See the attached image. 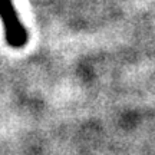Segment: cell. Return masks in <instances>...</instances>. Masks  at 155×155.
Segmentation results:
<instances>
[{
  "label": "cell",
  "mask_w": 155,
  "mask_h": 155,
  "mask_svg": "<svg viewBox=\"0 0 155 155\" xmlns=\"http://www.w3.org/2000/svg\"><path fill=\"white\" fill-rule=\"evenodd\" d=\"M0 19L5 26V38L9 46L17 49L28 43V32L19 20L12 0H0Z\"/></svg>",
  "instance_id": "cell-1"
}]
</instances>
